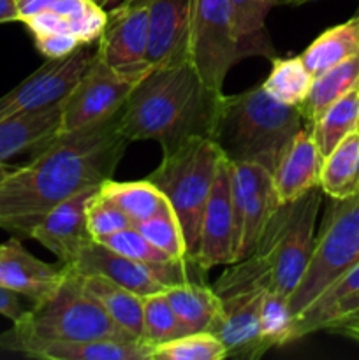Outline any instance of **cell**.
Here are the masks:
<instances>
[{
	"label": "cell",
	"instance_id": "cell-1",
	"mask_svg": "<svg viewBox=\"0 0 359 360\" xmlns=\"http://www.w3.org/2000/svg\"><path fill=\"white\" fill-rule=\"evenodd\" d=\"M120 111L73 132H60L51 143L14 167L0 183V229L30 239L48 211L113 178L130 141L120 129Z\"/></svg>",
	"mask_w": 359,
	"mask_h": 360
},
{
	"label": "cell",
	"instance_id": "cell-2",
	"mask_svg": "<svg viewBox=\"0 0 359 360\" xmlns=\"http://www.w3.org/2000/svg\"><path fill=\"white\" fill-rule=\"evenodd\" d=\"M190 58L153 65L132 88L120 111L127 139L157 141L168 155L199 137H210L222 101Z\"/></svg>",
	"mask_w": 359,
	"mask_h": 360
},
{
	"label": "cell",
	"instance_id": "cell-3",
	"mask_svg": "<svg viewBox=\"0 0 359 360\" xmlns=\"http://www.w3.org/2000/svg\"><path fill=\"white\" fill-rule=\"evenodd\" d=\"M322 190H308L292 202L278 204L260 232L252 253L229 264L215 292L220 297L246 290H273L291 297L298 288L315 243Z\"/></svg>",
	"mask_w": 359,
	"mask_h": 360
},
{
	"label": "cell",
	"instance_id": "cell-4",
	"mask_svg": "<svg viewBox=\"0 0 359 360\" xmlns=\"http://www.w3.org/2000/svg\"><path fill=\"white\" fill-rule=\"evenodd\" d=\"M306 127L299 108L280 104L257 84L222 95L210 139L231 164H259L273 172L284 148Z\"/></svg>",
	"mask_w": 359,
	"mask_h": 360
},
{
	"label": "cell",
	"instance_id": "cell-5",
	"mask_svg": "<svg viewBox=\"0 0 359 360\" xmlns=\"http://www.w3.org/2000/svg\"><path fill=\"white\" fill-rule=\"evenodd\" d=\"M65 269L51 295L27 308L9 330L0 334V350L14 352L27 341H139L116 326L81 287L80 276Z\"/></svg>",
	"mask_w": 359,
	"mask_h": 360
},
{
	"label": "cell",
	"instance_id": "cell-6",
	"mask_svg": "<svg viewBox=\"0 0 359 360\" xmlns=\"http://www.w3.org/2000/svg\"><path fill=\"white\" fill-rule=\"evenodd\" d=\"M220 158L222 153L213 141L199 137L172 153L162 155L160 165L148 176L175 211L192 260L199 245L201 221Z\"/></svg>",
	"mask_w": 359,
	"mask_h": 360
},
{
	"label": "cell",
	"instance_id": "cell-7",
	"mask_svg": "<svg viewBox=\"0 0 359 360\" xmlns=\"http://www.w3.org/2000/svg\"><path fill=\"white\" fill-rule=\"evenodd\" d=\"M358 262L359 192L347 199H331L305 274L289 297L294 316Z\"/></svg>",
	"mask_w": 359,
	"mask_h": 360
},
{
	"label": "cell",
	"instance_id": "cell-8",
	"mask_svg": "<svg viewBox=\"0 0 359 360\" xmlns=\"http://www.w3.org/2000/svg\"><path fill=\"white\" fill-rule=\"evenodd\" d=\"M189 56L204 83L224 94L231 67L250 56L236 30L229 0H194Z\"/></svg>",
	"mask_w": 359,
	"mask_h": 360
},
{
	"label": "cell",
	"instance_id": "cell-9",
	"mask_svg": "<svg viewBox=\"0 0 359 360\" xmlns=\"http://www.w3.org/2000/svg\"><path fill=\"white\" fill-rule=\"evenodd\" d=\"M67 269H73L80 274H101L141 297L164 292L172 285L187 283V281H206L204 280L206 271L201 269L196 260L171 264L141 262L113 252L111 248L95 239Z\"/></svg>",
	"mask_w": 359,
	"mask_h": 360
},
{
	"label": "cell",
	"instance_id": "cell-10",
	"mask_svg": "<svg viewBox=\"0 0 359 360\" xmlns=\"http://www.w3.org/2000/svg\"><path fill=\"white\" fill-rule=\"evenodd\" d=\"M150 69L118 70L95 53L76 86L63 98L60 132H73L115 115Z\"/></svg>",
	"mask_w": 359,
	"mask_h": 360
},
{
	"label": "cell",
	"instance_id": "cell-11",
	"mask_svg": "<svg viewBox=\"0 0 359 360\" xmlns=\"http://www.w3.org/2000/svg\"><path fill=\"white\" fill-rule=\"evenodd\" d=\"M94 56L95 53L81 46L63 58H48L44 65L0 97V118L62 104Z\"/></svg>",
	"mask_w": 359,
	"mask_h": 360
},
{
	"label": "cell",
	"instance_id": "cell-12",
	"mask_svg": "<svg viewBox=\"0 0 359 360\" xmlns=\"http://www.w3.org/2000/svg\"><path fill=\"white\" fill-rule=\"evenodd\" d=\"M231 192L236 220L234 262H239L252 253L278 200L271 171L259 164H231Z\"/></svg>",
	"mask_w": 359,
	"mask_h": 360
},
{
	"label": "cell",
	"instance_id": "cell-13",
	"mask_svg": "<svg viewBox=\"0 0 359 360\" xmlns=\"http://www.w3.org/2000/svg\"><path fill=\"white\" fill-rule=\"evenodd\" d=\"M197 266L211 271L217 266H229L236 260V220L231 192V164L222 155L215 176L213 188L203 213L199 231Z\"/></svg>",
	"mask_w": 359,
	"mask_h": 360
},
{
	"label": "cell",
	"instance_id": "cell-14",
	"mask_svg": "<svg viewBox=\"0 0 359 360\" xmlns=\"http://www.w3.org/2000/svg\"><path fill=\"white\" fill-rule=\"evenodd\" d=\"M104 30L95 49L99 58L118 70H146L148 0H120L106 11Z\"/></svg>",
	"mask_w": 359,
	"mask_h": 360
},
{
	"label": "cell",
	"instance_id": "cell-15",
	"mask_svg": "<svg viewBox=\"0 0 359 360\" xmlns=\"http://www.w3.org/2000/svg\"><path fill=\"white\" fill-rule=\"evenodd\" d=\"M99 188H88L63 200L44 214L32 231L30 239L48 248L60 264L73 266L84 248L94 241L87 225V206Z\"/></svg>",
	"mask_w": 359,
	"mask_h": 360
},
{
	"label": "cell",
	"instance_id": "cell-16",
	"mask_svg": "<svg viewBox=\"0 0 359 360\" xmlns=\"http://www.w3.org/2000/svg\"><path fill=\"white\" fill-rule=\"evenodd\" d=\"M264 290H246L222 297L224 311L213 334L224 345L227 357L256 360L270 348L260 336V299Z\"/></svg>",
	"mask_w": 359,
	"mask_h": 360
},
{
	"label": "cell",
	"instance_id": "cell-17",
	"mask_svg": "<svg viewBox=\"0 0 359 360\" xmlns=\"http://www.w3.org/2000/svg\"><path fill=\"white\" fill-rule=\"evenodd\" d=\"M194 0H148V65L190 58Z\"/></svg>",
	"mask_w": 359,
	"mask_h": 360
},
{
	"label": "cell",
	"instance_id": "cell-18",
	"mask_svg": "<svg viewBox=\"0 0 359 360\" xmlns=\"http://www.w3.org/2000/svg\"><path fill=\"white\" fill-rule=\"evenodd\" d=\"M63 276V266L56 267L39 260L16 236L0 245V285L30 299L32 304L51 295Z\"/></svg>",
	"mask_w": 359,
	"mask_h": 360
},
{
	"label": "cell",
	"instance_id": "cell-19",
	"mask_svg": "<svg viewBox=\"0 0 359 360\" xmlns=\"http://www.w3.org/2000/svg\"><path fill=\"white\" fill-rule=\"evenodd\" d=\"M322 160L310 127L299 130L284 148L271 172L278 204L292 202L319 186Z\"/></svg>",
	"mask_w": 359,
	"mask_h": 360
},
{
	"label": "cell",
	"instance_id": "cell-20",
	"mask_svg": "<svg viewBox=\"0 0 359 360\" xmlns=\"http://www.w3.org/2000/svg\"><path fill=\"white\" fill-rule=\"evenodd\" d=\"M62 104L0 118V164L21 153H37L60 134Z\"/></svg>",
	"mask_w": 359,
	"mask_h": 360
},
{
	"label": "cell",
	"instance_id": "cell-21",
	"mask_svg": "<svg viewBox=\"0 0 359 360\" xmlns=\"http://www.w3.org/2000/svg\"><path fill=\"white\" fill-rule=\"evenodd\" d=\"M16 354L42 360H148L150 348L141 341H27Z\"/></svg>",
	"mask_w": 359,
	"mask_h": 360
},
{
	"label": "cell",
	"instance_id": "cell-22",
	"mask_svg": "<svg viewBox=\"0 0 359 360\" xmlns=\"http://www.w3.org/2000/svg\"><path fill=\"white\" fill-rule=\"evenodd\" d=\"M164 292L187 334H213L224 311L222 297L213 287H210L206 281H187L172 285Z\"/></svg>",
	"mask_w": 359,
	"mask_h": 360
},
{
	"label": "cell",
	"instance_id": "cell-23",
	"mask_svg": "<svg viewBox=\"0 0 359 360\" xmlns=\"http://www.w3.org/2000/svg\"><path fill=\"white\" fill-rule=\"evenodd\" d=\"M76 273V271H74ZM80 283L101 308L111 316L113 322L125 333L141 341L143 333V297L127 290L101 274H80Z\"/></svg>",
	"mask_w": 359,
	"mask_h": 360
},
{
	"label": "cell",
	"instance_id": "cell-24",
	"mask_svg": "<svg viewBox=\"0 0 359 360\" xmlns=\"http://www.w3.org/2000/svg\"><path fill=\"white\" fill-rule=\"evenodd\" d=\"M319 186L329 199H347L359 192V130L324 157Z\"/></svg>",
	"mask_w": 359,
	"mask_h": 360
},
{
	"label": "cell",
	"instance_id": "cell-25",
	"mask_svg": "<svg viewBox=\"0 0 359 360\" xmlns=\"http://www.w3.org/2000/svg\"><path fill=\"white\" fill-rule=\"evenodd\" d=\"M359 53V27L355 20L327 28L299 55L313 77Z\"/></svg>",
	"mask_w": 359,
	"mask_h": 360
},
{
	"label": "cell",
	"instance_id": "cell-26",
	"mask_svg": "<svg viewBox=\"0 0 359 360\" xmlns=\"http://www.w3.org/2000/svg\"><path fill=\"white\" fill-rule=\"evenodd\" d=\"M359 84V53L347 58L345 62L331 67L320 76L313 77L308 97L305 98L299 111L308 127L333 104L334 101L347 94L348 90Z\"/></svg>",
	"mask_w": 359,
	"mask_h": 360
},
{
	"label": "cell",
	"instance_id": "cell-27",
	"mask_svg": "<svg viewBox=\"0 0 359 360\" xmlns=\"http://www.w3.org/2000/svg\"><path fill=\"white\" fill-rule=\"evenodd\" d=\"M359 294V262L354 267L341 274L334 283H331L312 304L306 306L294 323V341L308 336V334L326 330L331 322L334 309L347 299Z\"/></svg>",
	"mask_w": 359,
	"mask_h": 360
},
{
	"label": "cell",
	"instance_id": "cell-28",
	"mask_svg": "<svg viewBox=\"0 0 359 360\" xmlns=\"http://www.w3.org/2000/svg\"><path fill=\"white\" fill-rule=\"evenodd\" d=\"M355 130H359V84L334 101L310 125V132L322 157L331 153Z\"/></svg>",
	"mask_w": 359,
	"mask_h": 360
},
{
	"label": "cell",
	"instance_id": "cell-29",
	"mask_svg": "<svg viewBox=\"0 0 359 360\" xmlns=\"http://www.w3.org/2000/svg\"><path fill=\"white\" fill-rule=\"evenodd\" d=\"M99 192L111 200L118 210H122L130 218L132 225L141 224L151 214L157 213L165 204V197L150 179L143 181H115L108 179L99 186Z\"/></svg>",
	"mask_w": 359,
	"mask_h": 360
},
{
	"label": "cell",
	"instance_id": "cell-30",
	"mask_svg": "<svg viewBox=\"0 0 359 360\" xmlns=\"http://www.w3.org/2000/svg\"><path fill=\"white\" fill-rule=\"evenodd\" d=\"M313 76L299 56L271 58V72L260 83L270 97L285 105H299L308 97Z\"/></svg>",
	"mask_w": 359,
	"mask_h": 360
},
{
	"label": "cell",
	"instance_id": "cell-31",
	"mask_svg": "<svg viewBox=\"0 0 359 360\" xmlns=\"http://www.w3.org/2000/svg\"><path fill=\"white\" fill-rule=\"evenodd\" d=\"M234 18L236 30L245 42L250 56L259 55L275 58L266 30V18L275 6H282V0H229Z\"/></svg>",
	"mask_w": 359,
	"mask_h": 360
},
{
	"label": "cell",
	"instance_id": "cell-32",
	"mask_svg": "<svg viewBox=\"0 0 359 360\" xmlns=\"http://www.w3.org/2000/svg\"><path fill=\"white\" fill-rule=\"evenodd\" d=\"M185 329L180 323L165 292H157L143 297V333L141 343L155 348L162 343L183 336ZM150 357V355H148Z\"/></svg>",
	"mask_w": 359,
	"mask_h": 360
},
{
	"label": "cell",
	"instance_id": "cell-33",
	"mask_svg": "<svg viewBox=\"0 0 359 360\" xmlns=\"http://www.w3.org/2000/svg\"><path fill=\"white\" fill-rule=\"evenodd\" d=\"M155 248L164 252L172 260H192L187 252L185 236L175 211L165 200L164 206L141 224L134 225Z\"/></svg>",
	"mask_w": 359,
	"mask_h": 360
},
{
	"label": "cell",
	"instance_id": "cell-34",
	"mask_svg": "<svg viewBox=\"0 0 359 360\" xmlns=\"http://www.w3.org/2000/svg\"><path fill=\"white\" fill-rule=\"evenodd\" d=\"M259 315L260 336L270 350L294 341L296 316L292 313L287 295L273 290H264Z\"/></svg>",
	"mask_w": 359,
	"mask_h": 360
},
{
	"label": "cell",
	"instance_id": "cell-35",
	"mask_svg": "<svg viewBox=\"0 0 359 360\" xmlns=\"http://www.w3.org/2000/svg\"><path fill=\"white\" fill-rule=\"evenodd\" d=\"M224 345L211 333H189L151 348L148 360H222Z\"/></svg>",
	"mask_w": 359,
	"mask_h": 360
},
{
	"label": "cell",
	"instance_id": "cell-36",
	"mask_svg": "<svg viewBox=\"0 0 359 360\" xmlns=\"http://www.w3.org/2000/svg\"><path fill=\"white\" fill-rule=\"evenodd\" d=\"M102 245H106L108 248H111L113 252L120 253V255H125L129 259L141 260V262L148 264H171V262H183V260H172L171 257L165 255L164 252H160L158 248H155L136 227H127L123 231L115 232V234L104 238Z\"/></svg>",
	"mask_w": 359,
	"mask_h": 360
},
{
	"label": "cell",
	"instance_id": "cell-37",
	"mask_svg": "<svg viewBox=\"0 0 359 360\" xmlns=\"http://www.w3.org/2000/svg\"><path fill=\"white\" fill-rule=\"evenodd\" d=\"M87 225L92 238L95 241H102L115 232L132 227V221L97 190L87 206Z\"/></svg>",
	"mask_w": 359,
	"mask_h": 360
},
{
	"label": "cell",
	"instance_id": "cell-38",
	"mask_svg": "<svg viewBox=\"0 0 359 360\" xmlns=\"http://www.w3.org/2000/svg\"><path fill=\"white\" fill-rule=\"evenodd\" d=\"M326 330L327 333L340 334V336H345L359 343V294L341 302L334 309Z\"/></svg>",
	"mask_w": 359,
	"mask_h": 360
},
{
	"label": "cell",
	"instance_id": "cell-39",
	"mask_svg": "<svg viewBox=\"0 0 359 360\" xmlns=\"http://www.w3.org/2000/svg\"><path fill=\"white\" fill-rule=\"evenodd\" d=\"M35 48L46 58H63L76 51L77 48L84 46L80 39L69 32H58V34H42L34 35Z\"/></svg>",
	"mask_w": 359,
	"mask_h": 360
},
{
	"label": "cell",
	"instance_id": "cell-40",
	"mask_svg": "<svg viewBox=\"0 0 359 360\" xmlns=\"http://www.w3.org/2000/svg\"><path fill=\"white\" fill-rule=\"evenodd\" d=\"M20 297L21 295L18 292L0 285V315L6 316L13 323L18 322L27 311V308H23V304H21Z\"/></svg>",
	"mask_w": 359,
	"mask_h": 360
},
{
	"label": "cell",
	"instance_id": "cell-41",
	"mask_svg": "<svg viewBox=\"0 0 359 360\" xmlns=\"http://www.w3.org/2000/svg\"><path fill=\"white\" fill-rule=\"evenodd\" d=\"M20 21L16 0H0V25Z\"/></svg>",
	"mask_w": 359,
	"mask_h": 360
},
{
	"label": "cell",
	"instance_id": "cell-42",
	"mask_svg": "<svg viewBox=\"0 0 359 360\" xmlns=\"http://www.w3.org/2000/svg\"><path fill=\"white\" fill-rule=\"evenodd\" d=\"M16 167V165H11V164H0V183H2V179L6 178L7 174H9L13 169Z\"/></svg>",
	"mask_w": 359,
	"mask_h": 360
},
{
	"label": "cell",
	"instance_id": "cell-43",
	"mask_svg": "<svg viewBox=\"0 0 359 360\" xmlns=\"http://www.w3.org/2000/svg\"><path fill=\"white\" fill-rule=\"evenodd\" d=\"M306 2H313V0H282V6H301Z\"/></svg>",
	"mask_w": 359,
	"mask_h": 360
},
{
	"label": "cell",
	"instance_id": "cell-44",
	"mask_svg": "<svg viewBox=\"0 0 359 360\" xmlns=\"http://www.w3.org/2000/svg\"><path fill=\"white\" fill-rule=\"evenodd\" d=\"M95 2H97L101 7H106V6H109V4L120 2V0H95Z\"/></svg>",
	"mask_w": 359,
	"mask_h": 360
},
{
	"label": "cell",
	"instance_id": "cell-45",
	"mask_svg": "<svg viewBox=\"0 0 359 360\" xmlns=\"http://www.w3.org/2000/svg\"><path fill=\"white\" fill-rule=\"evenodd\" d=\"M354 20H355V23H358V27H359V9H358V13H355Z\"/></svg>",
	"mask_w": 359,
	"mask_h": 360
}]
</instances>
